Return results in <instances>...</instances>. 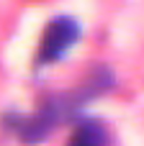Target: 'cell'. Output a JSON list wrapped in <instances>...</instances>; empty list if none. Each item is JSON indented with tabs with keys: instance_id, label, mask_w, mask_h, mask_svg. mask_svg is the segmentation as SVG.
<instances>
[{
	"instance_id": "6da1fadb",
	"label": "cell",
	"mask_w": 144,
	"mask_h": 146,
	"mask_svg": "<svg viewBox=\"0 0 144 146\" xmlns=\"http://www.w3.org/2000/svg\"><path fill=\"white\" fill-rule=\"evenodd\" d=\"M80 33H82V26L70 18V15H57L52 18L44 31H41V41H39V51H36V62L41 67H49V64H57L67 56V51L80 41Z\"/></svg>"
},
{
	"instance_id": "7a4b0ae2",
	"label": "cell",
	"mask_w": 144,
	"mask_h": 146,
	"mask_svg": "<svg viewBox=\"0 0 144 146\" xmlns=\"http://www.w3.org/2000/svg\"><path fill=\"white\" fill-rule=\"evenodd\" d=\"M67 146H108V131L100 121L85 118L72 128Z\"/></svg>"
}]
</instances>
